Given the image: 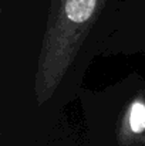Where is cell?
<instances>
[{"label":"cell","instance_id":"cell-1","mask_svg":"<svg viewBox=\"0 0 145 146\" xmlns=\"http://www.w3.org/2000/svg\"><path fill=\"white\" fill-rule=\"evenodd\" d=\"M97 0H67L65 13L74 23H84L94 11Z\"/></svg>","mask_w":145,"mask_h":146},{"label":"cell","instance_id":"cell-2","mask_svg":"<svg viewBox=\"0 0 145 146\" xmlns=\"http://www.w3.org/2000/svg\"><path fill=\"white\" fill-rule=\"evenodd\" d=\"M130 126L135 133H141L145 129V105L142 102H134L130 111Z\"/></svg>","mask_w":145,"mask_h":146}]
</instances>
